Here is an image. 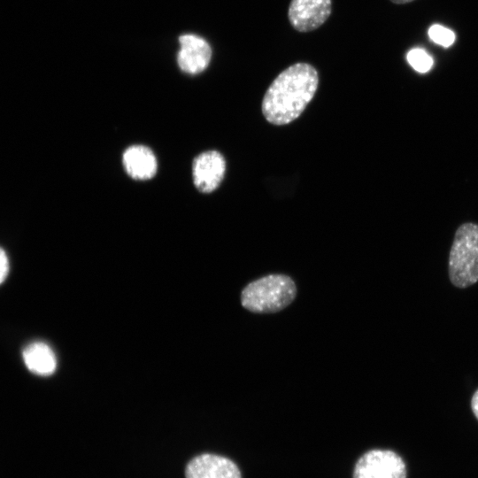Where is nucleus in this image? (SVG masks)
<instances>
[{
  "instance_id": "2eb2a0df",
  "label": "nucleus",
  "mask_w": 478,
  "mask_h": 478,
  "mask_svg": "<svg viewBox=\"0 0 478 478\" xmlns=\"http://www.w3.org/2000/svg\"><path fill=\"white\" fill-rule=\"evenodd\" d=\"M389 1L396 4H405L412 3L415 0H389Z\"/></svg>"
},
{
  "instance_id": "20e7f679",
  "label": "nucleus",
  "mask_w": 478,
  "mask_h": 478,
  "mask_svg": "<svg viewBox=\"0 0 478 478\" xmlns=\"http://www.w3.org/2000/svg\"><path fill=\"white\" fill-rule=\"evenodd\" d=\"M353 478H406V466L393 451L371 450L357 461Z\"/></svg>"
},
{
  "instance_id": "1a4fd4ad",
  "label": "nucleus",
  "mask_w": 478,
  "mask_h": 478,
  "mask_svg": "<svg viewBox=\"0 0 478 478\" xmlns=\"http://www.w3.org/2000/svg\"><path fill=\"white\" fill-rule=\"evenodd\" d=\"M123 166L130 177L140 181L152 178L158 167L154 153L143 145L128 147L123 153Z\"/></svg>"
},
{
  "instance_id": "f03ea898",
  "label": "nucleus",
  "mask_w": 478,
  "mask_h": 478,
  "mask_svg": "<svg viewBox=\"0 0 478 478\" xmlns=\"http://www.w3.org/2000/svg\"><path fill=\"white\" fill-rule=\"evenodd\" d=\"M297 289L288 275L274 274L248 283L241 293L243 307L254 313H274L290 305Z\"/></svg>"
},
{
  "instance_id": "f257e3e1",
  "label": "nucleus",
  "mask_w": 478,
  "mask_h": 478,
  "mask_svg": "<svg viewBox=\"0 0 478 478\" xmlns=\"http://www.w3.org/2000/svg\"><path fill=\"white\" fill-rule=\"evenodd\" d=\"M318 85V72L308 63H295L284 69L264 95L262 113L265 119L276 126L297 120L313 98Z\"/></svg>"
},
{
  "instance_id": "ddd939ff",
  "label": "nucleus",
  "mask_w": 478,
  "mask_h": 478,
  "mask_svg": "<svg viewBox=\"0 0 478 478\" xmlns=\"http://www.w3.org/2000/svg\"><path fill=\"white\" fill-rule=\"evenodd\" d=\"M9 272V258L4 250L0 247V285L6 280Z\"/></svg>"
},
{
  "instance_id": "f8f14e48",
  "label": "nucleus",
  "mask_w": 478,
  "mask_h": 478,
  "mask_svg": "<svg viewBox=\"0 0 478 478\" xmlns=\"http://www.w3.org/2000/svg\"><path fill=\"white\" fill-rule=\"evenodd\" d=\"M428 36L431 41L445 48L452 45L456 38L451 29L438 24L429 27Z\"/></svg>"
},
{
  "instance_id": "7ed1b4c3",
  "label": "nucleus",
  "mask_w": 478,
  "mask_h": 478,
  "mask_svg": "<svg viewBox=\"0 0 478 478\" xmlns=\"http://www.w3.org/2000/svg\"><path fill=\"white\" fill-rule=\"evenodd\" d=\"M453 285L466 288L478 281V224L465 222L456 230L448 261Z\"/></svg>"
},
{
  "instance_id": "39448f33",
  "label": "nucleus",
  "mask_w": 478,
  "mask_h": 478,
  "mask_svg": "<svg viewBox=\"0 0 478 478\" xmlns=\"http://www.w3.org/2000/svg\"><path fill=\"white\" fill-rule=\"evenodd\" d=\"M331 12V0H291L288 18L295 30L306 33L323 25Z\"/></svg>"
},
{
  "instance_id": "9d476101",
  "label": "nucleus",
  "mask_w": 478,
  "mask_h": 478,
  "mask_svg": "<svg viewBox=\"0 0 478 478\" xmlns=\"http://www.w3.org/2000/svg\"><path fill=\"white\" fill-rule=\"evenodd\" d=\"M22 358L27 368L37 375H50L57 368V358L53 351L42 342H34L26 346Z\"/></svg>"
},
{
  "instance_id": "6e6552de",
  "label": "nucleus",
  "mask_w": 478,
  "mask_h": 478,
  "mask_svg": "<svg viewBox=\"0 0 478 478\" xmlns=\"http://www.w3.org/2000/svg\"><path fill=\"white\" fill-rule=\"evenodd\" d=\"M185 474L186 478H241L240 470L232 460L209 453L194 458Z\"/></svg>"
},
{
  "instance_id": "9b49d317",
  "label": "nucleus",
  "mask_w": 478,
  "mask_h": 478,
  "mask_svg": "<svg viewBox=\"0 0 478 478\" xmlns=\"http://www.w3.org/2000/svg\"><path fill=\"white\" fill-rule=\"evenodd\" d=\"M409 65L419 73H427L433 66V58L422 49H412L406 54Z\"/></svg>"
},
{
  "instance_id": "0eeeda50",
  "label": "nucleus",
  "mask_w": 478,
  "mask_h": 478,
  "mask_svg": "<svg viewBox=\"0 0 478 478\" xmlns=\"http://www.w3.org/2000/svg\"><path fill=\"white\" fill-rule=\"evenodd\" d=\"M181 49L177 55L180 68L189 74L204 71L212 58L209 43L195 35H183L179 38Z\"/></svg>"
},
{
  "instance_id": "4468645a",
  "label": "nucleus",
  "mask_w": 478,
  "mask_h": 478,
  "mask_svg": "<svg viewBox=\"0 0 478 478\" xmlns=\"http://www.w3.org/2000/svg\"><path fill=\"white\" fill-rule=\"evenodd\" d=\"M471 407L476 419L478 420V389L474 394L471 400Z\"/></svg>"
},
{
  "instance_id": "423d86ee",
  "label": "nucleus",
  "mask_w": 478,
  "mask_h": 478,
  "mask_svg": "<svg viewBox=\"0 0 478 478\" xmlns=\"http://www.w3.org/2000/svg\"><path fill=\"white\" fill-rule=\"evenodd\" d=\"M225 171L226 161L222 154L217 150L204 151L193 162L194 184L201 192H212L223 181Z\"/></svg>"
}]
</instances>
